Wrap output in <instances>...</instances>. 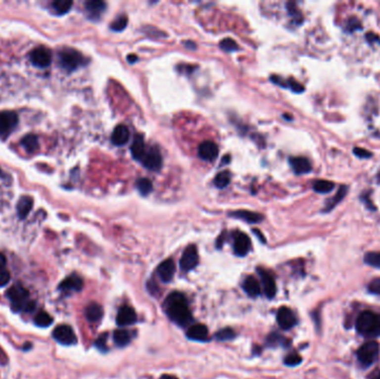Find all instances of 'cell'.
<instances>
[{"mask_svg":"<svg viewBox=\"0 0 380 379\" xmlns=\"http://www.w3.org/2000/svg\"><path fill=\"white\" fill-rule=\"evenodd\" d=\"M164 309L167 316L179 326H187L192 320L187 299L182 292L175 291L167 297L164 303Z\"/></svg>","mask_w":380,"mask_h":379,"instance_id":"obj_1","label":"cell"},{"mask_svg":"<svg viewBox=\"0 0 380 379\" xmlns=\"http://www.w3.org/2000/svg\"><path fill=\"white\" fill-rule=\"evenodd\" d=\"M7 297L11 301V309L15 313L19 311H33L36 308L34 301L29 300V291L20 284L13 285L7 291Z\"/></svg>","mask_w":380,"mask_h":379,"instance_id":"obj_2","label":"cell"},{"mask_svg":"<svg viewBox=\"0 0 380 379\" xmlns=\"http://www.w3.org/2000/svg\"><path fill=\"white\" fill-rule=\"evenodd\" d=\"M356 329L366 337L380 336V315L373 311H364L356 320Z\"/></svg>","mask_w":380,"mask_h":379,"instance_id":"obj_3","label":"cell"},{"mask_svg":"<svg viewBox=\"0 0 380 379\" xmlns=\"http://www.w3.org/2000/svg\"><path fill=\"white\" fill-rule=\"evenodd\" d=\"M85 58L79 51L71 48L62 49L59 52L60 66L67 71H74L84 65Z\"/></svg>","mask_w":380,"mask_h":379,"instance_id":"obj_4","label":"cell"},{"mask_svg":"<svg viewBox=\"0 0 380 379\" xmlns=\"http://www.w3.org/2000/svg\"><path fill=\"white\" fill-rule=\"evenodd\" d=\"M379 355V345L376 341H368L357 351V358L364 367H369L376 362Z\"/></svg>","mask_w":380,"mask_h":379,"instance_id":"obj_5","label":"cell"},{"mask_svg":"<svg viewBox=\"0 0 380 379\" xmlns=\"http://www.w3.org/2000/svg\"><path fill=\"white\" fill-rule=\"evenodd\" d=\"M18 115L10 110L0 111V136L6 137L10 135L18 125Z\"/></svg>","mask_w":380,"mask_h":379,"instance_id":"obj_6","label":"cell"},{"mask_svg":"<svg viewBox=\"0 0 380 379\" xmlns=\"http://www.w3.org/2000/svg\"><path fill=\"white\" fill-rule=\"evenodd\" d=\"M52 337L61 345L70 346L75 345L77 342V337L72 328L68 325H60L53 329Z\"/></svg>","mask_w":380,"mask_h":379,"instance_id":"obj_7","label":"cell"},{"mask_svg":"<svg viewBox=\"0 0 380 379\" xmlns=\"http://www.w3.org/2000/svg\"><path fill=\"white\" fill-rule=\"evenodd\" d=\"M198 261L199 256L197 247L194 245H189L185 249L182 258H180V268L184 272H190L198 265Z\"/></svg>","mask_w":380,"mask_h":379,"instance_id":"obj_8","label":"cell"},{"mask_svg":"<svg viewBox=\"0 0 380 379\" xmlns=\"http://www.w3.org/2000/svg\"><path fill=\"white\" fill-rule=\"evenodd\" d=\"M51 51L45 47H38L30 52V60L38 68H46L51 64Z\"/></svg>","mask_w":380,"mask_h":379,"instance_id":"obj_9","label":"cell"},{"mask_svg":"<svg viewBox=\"0 0 380 379\" xmlns=\"http://www.w3.org/2000/svg\"><path fill=\"white\" fill-rule=\"evenodd\" d=\"M277 323L280 328L284 331H288L296 326L297 318L291 309H289L288 307H282L277 311Z\"/></svg>","mask_w":380,"mask_h":379,"instance_id":"obj_10","label":"cell"},{"mask_svg":"<svg viewBox=\"0 0 380 379\" xmlns=\"http://www.w3.org/2000/svg\"><path fill=\"white\" fill-rule=\"evenodd\" d=\"M140 161H142V164L147 169L152 171L159 170L162 166V157L160 152L158 151V149H155V148H151L150 150L144 153L143 158Z\"/></svg>","mask_w":380,"mask_h":379,"instance_id":"obj_11","label":"cell"},{"mask_svg":"<svg viewBox=\"0 0 380 379\" xmlns=\"http://www.w3.org/2000/svg\"><path fill=\"white\" fill-rule=\"evenodd\" d=\"M257 270L261 278V284H262V287H264V291L266 296L270 299L274 298L276 292H277V286H276L274 276L269 272H267V270L262 268H258Z\"/></svg>","mask_w":380,"mask_h":379,"instance_id":"obj_12","label":"cell"},{"mask_svg":"<svg viewBox=\"0 0 380 379\" xmlns=\"http://www.w3.org/2000/svg\"><path fill=\"white\" fill-rule=\"evenodd\" d=\"M251 249L250 238L243 233H236L234 241V251L237 256H246Z\"/></svg>","mask_w":380,"mask_h":379,"instance_id":"obj_13","label":"cell"},{"mask_svg":"<svg viewBox=\"0 0 380 379\" xmlns=\"http://www.w3.org/2000/svg\"><path fill=\"white\" fill-rule=\"evenodd\" d=\"M137 322V314L130 306H123L117 314L116 323L118 326H129Z\"/></svg>","mask_w":380,"mask_h":379,"instance_id":"obj_14","label":"cell"},{"mask_svg":"<svg viewBox=\"0 0 380 379\" xmlns=\"http://www.w3.org/2000/svg\"><path fill=\"white\" fill-rule=\"evenodd\" d=\"M175 270H176V266H175L174 259L168 258L162 261V263L158 266L157 274L162 282L169 283L173 281V278L175 276Z\"/></svg>","mask_w":380,"mask_h":379,"instance_id":"obj_15","label":"cell"},{"mask_svg":"<svg viewBox=\"0 0 380 379\" xmlns=\"http://www.w3.org/2000/svg\"><path fill=\"white\" fill-rule=\"evenodd\" d=\"M198 156L202 160H215L218 156V146L212 142H203L198 147Z\"/></svg>","mask_w":380,"mask_h":379,"instance_id":"obj_16","label":"cell"},{"mask_svg":"<svg viewBox=\"0 0 380 379\" xmlns=\"http://www.w3.org/2000/svg\"><path fill=\"white\" fill-rule=\"evenodd\" d=\"M84 287V282L78 275H70L67 278L63 279L59 285V289L61 291H80Z\"/></svg>","mask_w":380,"mask_h":379,"instance_id":"obj_17","label":"cell"},{"mask_svg":"<svg viewBox=\"0 0 380 379\" xmlns=\"http://www.w3.org/2000/svg\"><path fill=\"white\" fill-rule=\"evenodd\" d=\"M187 337L189 339L196 341H208L209 340V332L205 325L196 324L188 329Z\"/></svg>","mask_w":380,"mask_h":379,"instance_id":"obj_18","label":"cell"},{"mask_svg":"<svg viewBox=\"0 0 380 379\" xmlns=\"http://www.w3.org/2000/svg\"><path fill=\"white\" fill-rule=\"evenodd\" d=\"M292 170L297 175H305L311 171L310 161L305 157H291L289 159Z\"/></svg>","mask_w":380,"mask_h":379,"instance_id":"obj_19","label":"cell"},{"mask_svg":"<svg viewBox=\"0 0 380 379\" xmlns=\"http://www.w3.org/2000/svg\"><path fill=\"white\" fill-rule=\"evenodd\" d=\"M130 133L129 129L125 125H119L115 128L114 133L111 135V142L116 146H124L129 141Z\"/></svg>","mask_w":380,"mask_h":379,"instance_id":"obj_20","label":"cell"},{"mask_svg":"<svg viewBox=\"0 0 380 379\" xmlns=\"http://www.w3.org/2000/svg\"><path fill=\"white\" fill-rule=\"evenodd\" d=\"M130 150H131V155H133V157L135 158L136 160L140 161L142 159L144 153L147 152L146 145H144V141H143L142 136L137 135V136L135 137L133 143H131Z\"/></svg>","mask_w":380,"mask_h":379,"instance_id":"obj_21","label":"cell"},{"mask_svg":"<svg viewBox=\"0 0 380 379\" xmlns=\"http://www.w3.org/2000/svg\"><path fill=\"white\" fill-rule=\"evenodd\" d=\"M86 10L89 13L90 19H96L100 17L101 13L106 10V3L100 0H92V1L86 2Z\"/></svg>","mask_w":380,"mask_h":379,"instance_id":"obj_22","label":"cell"},{"mask_svg":"<svg viewBox=\"0 0 380 379\" xmlns=\"http://www.w3.org/2000/svg\"><path fill=\"white\" fill-rule=\"evenodd\" d=\"M103 309L102 307L97 303L89 304L85 309V316L90 323H97L102 318Z\"/></svg>","mask_w":380,"mask_h":379,"instance_id":"obj_23","label":"cell"},{"mask_svg":"<svg viewBox=\"0 0 380 379\" xmlns=\"http://www.w3.org/2000/svg\"><path fill=\"white\" fill-rule=\"evenodd\" d=\"M33 205H34V199L30 196H24L20 198L17 204V213L20 219L27 218V216L29 215L30 210L33 209Z\"/></svg>","mask_w":380,"mask_h":379,"instance_id":"obj_24","label":"cell"},{"mask_svg":"<svg viewBox=\"0 0 380 379\" xmlns=\"http://www.w3.org/2000/svg\"><path fill=\"white\" fill-rule=\"evenodd\" d=\"M230 216L245 220V222L248 224H257V223H260L261 220L264 219V216L258 213H252V211H248V210L234 211V213L230 214Z\"/></svg>","mask_w":380,"mask_h":379,"instance_id":"obj_25","label":"cell"},{"mask_svg":"<svg viewBox=\"0 0 380 379\" xmlns=\"http://www.w3.org/2000/svg\"><path fill=\"white\" fill-rule=\"evenodd\" d=\"M271 81L275 84L279 85L280 87H284V88H289L290 90H292L293 93H297V94H300L305 90L304 86H302L301 84L298 83V81L293 80V79H289V80H284L282 78H279V77H276V76H273L271 77Z\"/></svg>","mask_w":380,"mask_h":379,"instance_id":"obj_26","label":"cell"},{"mask_svg":"<svg viewBox=\"0 0 380 379\" xmlns=\"http://www.w3.org/2000/svg\"><path fill=\"white\" fill-rule=\"evenodd\" d=\"M243 290L250 297H257L261 294V287L259 282L255 277L248 276L243 282Z\"/></svg>","mask_w":380,"mask_h":379,"instance_id":"obj_27","label":"cell"},{"mask_svg":"<svg viewBox=\"0 0 380 379\" xmlns=\"http://www.w3.org/2000/svg\"><path fill=\"white\" fill-rule=\"evenodd\" d=\"M21 146L24 147V149L29 152V153H34L38 150L39 148V142H38V137L36 135H27L24 138L21 139Z\"/></svg>","mask_w":380,"mask_h":379,"instance_id":"obj_28","label":"cell"},{"mask_svg":"<svg viewBox=\"0 0 380 379\" xmlns=\"http://www.w3.org/2000/svg\"><path fill=\"white\" fill-rule=\"evenodd\" d=\"M133 339V333L126 329H117L114 332V341L117 346L125 347Z\"/></svg>","mask_w":380,"mask_h":379,"instance_id":"obj_29","label":"cell"},{"mask_svg":"<svg viewBox=\"0 0 380 379\" xmlns=\"http://www.w3.org/2000/svg\"><path fill=\"white\" fill-rule=\"evenodd\" d=\"M71 7L72 1H70V0H56V1L51 3L52 11L58 16L66 15L67 12H69Z\"/></svg>","mask_w":380,"mask_h":379,"instance_id":"obj_30","label":"cell"},{"mask_svg":"<svg viewBox=\"0 0 380 379\" xmlns=\"http://www.w3.org/2000/svg\"><path fill=\"white\" fill-rule=\"evenodd\" d=\"M347 191H348L347 186H341L340 188H339V190L336 193V196H334L332 199H329L327 201V204H326V208L324 211H330L332 208H334V207H336L339 202H340L343 198H345Z\"/></svg>","mask_w":380,"mask_h":379,"instance_id":"obj_31","label":"cell"},{"mask_svg":"<svg viewBox=\"0 0 380 379\" xmlns=\"http://www.w3.org/2000/svg\"><path fill=\"white\" fill-rule=\"evenodd\" d=\"M53 319L47 311H39V313L35 316V324L38 327H49L52 324Z\"/></svg>","mask_w":380,"mask_h":379,"instance_id":"obj_32","label":"cell"},{"mask_svg":"<svg viewBox=\"0 0 380 379\" xmlns=\"http://www.w3.org/2000/svg\"><path fill=\"white\" fill-rule=\"evenodd\" d=\"M333 188L334 184L329 180H317L314 184V190L319 193H329Z\"/></svg>","mask_w":380,"mask_h":379,"instance_id":"obj_33","label":"cell"},{"mask_svg":"<svg viewBox=\"0 0 380 379\" xmlns=\"http://www.w3.org/2000/svg\"><path fill=\"white\" fill-rule=\"evenodd\" d=\"M137 189L139 192L142 193V196H147L152 191L153 186L151 180H149L147 178H140L137 180Z\"/></svg>","mask_w":380,"mask_h":379,"instance_id":"obj_34","label":"cell"},{"mask_svg":"<svg viewBox=\"0 0 380 379\" xmlns=\"http://www.w3.org/2000/svg\"><path fill=\"white\" fill-rule=\"evenodd\" d=\"M215 185L217 188L224 189L230 184V174L228 171H221L215 177Z\"/></svg>","mask_w":380,"mask_h":379,"instance_id":"obj_35","label":"cell"},{"mask_svg":"<svg viewBox=\"0 0 380 379\" xmlns=\"http://www.w3.org/2000/svg\"><path fill=\"white\" fill-rule=\"evenodd\" d=\"M365 263L375 268L380 269V252H367L365 256Z\"/></svg>","mask_w":380,"mask_h":379,"instance_id":"obj_36","label":"cell"},{"mask_svg":"<svg viewBox=\"0 0 380 379\" xmlns=\"http://www.w3.org/2000/svg\"><path fill=\"white\" fill-rule=\"evenodd\" d=\"M127 24H128V18H127L125 15H121L119 17H117L116 19L111 22L110 28L111 30L118 33V31H123L126 28Z\"/></svg>","mask_w":380,"mask_h":379,"instance_id":"obj_37","label":"cell"},{"mask_svg":"<svg viewBox=\"0 0 380 379\" xmlns=\"http://www.w3.org/2000/svg\"><path fill=\"white\" fill-rule=\"evenodd\" d=\"M236 337V333L230 328H224L219 331L218 332H216V338L219 341H227V340H232Z\"/></svg>","mask_w":380,"mask_h":379,"instance_id":"obj_38","label":"cell"},{"mask_svg":"<svg viewBox=\"0 0 380 379\" xmlns=\"http://www.w3.org/2000/svg\"><path fill=\"white\" fill-rule=\"evenodd\" d=\"M219 46H220L221 49H223V50L227 51V52L235 51V50H237V49H238L237 43L235 42V40H233L232 38H226L224 40H221Z\"/></svg>","mask_w":380,"mask_h":379,"instance_id":"obj_39","label":"cell"},{"mask_svg":"<svg viewBox=\"0 0 380 379\" xmlns=\"http://www.w3.org/2000/svg\"><path fill=\"white\" fill-rule=\"evenodd\" d=\"M285 340L286 339H285L284 337L278 335V333L273 332V333H270L268 337H267V345L273 346V347L279 346V345H283Z\"/></svg>","mask_w":380,"mask_h":379,"instance_id":"obj_40","label":"cell"},{"mask_svg":"<svg viewBox=\"0 0 380 379\" xmlns=\"http://www.w3.org/2000/svg\"><path fill=\"white\" fill-rule=\"evenodd\" d=\"M287 8H288V11L290 15L292 16V18L295 20H297V24H301L302 22V15L299 12V10L296 8V4L292 3V2H289L287 3Z\"/></svg>","mask_w":380,"mask_h":379,"instance_id":"obj_41","label":"cell"},{"mask_svg":"<svg viewBox=\"0 0 380 379\" xmlns=\"http://www.w3.org/2000/svg\"><path fill=\"white\" fill-rule=\"evenodd\" d=\"M301 362H302V358L296 353L288 355L287 357L285 358V365H287V366H291V367L297 366V365H299Z\"/></svg>","mask_w":380,"mask_h":379,"instance_id":"obj_42","label":"cell"},{"mask_svg":"<svg viewBox=\"0 0 380 379\" xmlns=\"http://www.w3.org/2000/svg\"><path fill=\"white\" fill-rule=\"evenodd\" d=\"M107 338H108L107 333H103V335H101L100 337H98V339L95 341V346H96L100 351H103V353H105V351L108 349Z\"/></svg>","mask_w":380,"mask_h":379,"instance_id":"obj_43","label":"cell"},{"mask_svg":"<svg viewBox=\"0 0 380 379\" xmlns=\"http://www.w3.org/2000/svg\"><path fill=\"white\" fill-rule=\"evenodd\" d=\"M10 273L6 268H0V287H4L10 282Z\"/></svg>","mask_w":380,"mask_h":379,"instance_id":"obj_44","label":"cell"},{"mask_svg":"<svg viewBox=\"0 0 380 379\" xmlns=\"http://www.w3.org/2000/svg\"><path fill=\"white\" fill-rule=\"evenodd\" d=\"M368 290L374 295H380V278L374 279V281L369 283Z\"/></svg>","mask_w":380,"mask_h":379,"instance_id":"obj_45","label":"cell"},{"mask_svg":"<svg viewBox=\"0 0 380 379\" xmlns=\"http://www.w3.org/2000/svg\"><path fill=\"white\" fill-rule=\"evenodd\" d=\"M361 28V25L358 19H356V18H351V19L348 20L347 22V27L346 29L347 31H349V33H352V31L355 30H358Z\"/></svg>","mask_w":380,"mask_h":379,"instance_id":"obj_46","label":"cell"},{"mask_svg":"<svg viewBox=\"0 0 380 379\" xmlns=\"http://www.w3.org/2000/svg\"><path fill=\"white\" fill-rule=\"evenodd\" d=\"M354 155H356L358 158H361V159H367V158H370L373 156V153L364 149V148H359V147H356L354 148Z\"/></svg>","mask_w":380,"mask_h":379,"instance_id":"obj_47","label":"cell"},{"mask_svg":"<svg viewBox=\"0 0 380 379\" xmlns=\"http://www.w3.org/2000/svg\"><path fill=\"white\" fill-rule=\"evenodd\" d=\"M361 199L364 200V202H365V204H366V206H367L370 210H375V209H376V208H375V207H374V204H373V202L369 200L368 196H364V195H363V197H361Z\"/></svg>","mask_w":380,"mask_h":379,"instance_id":"obj_48","label":"cell"},{"mask_svg":"<svg viewBox=\"0 0 380 379\" xmlns=\"http://www.w3.org/2000/svg\"><path fill=\"white\" fill-rule=\"evenodd\" d=\"M366 38H367V40H368L370 44H374L375 42L380 43V39L378 38V36L374 35V34H367V37H366Z\"/></svg>","mask_w":380,"mask_h":379,"instance_id":"obj_49","label":"cell"},{"mask_svg":"<svg viewBox=\"0 0 380 379\" xmlns=\"http://www.w3.org/2000/svg\"><path fill=\"white\" fill-rule=\"evenodd\" d=\"M6 266V257L0 252V268H3Z\"/></svg>","mask_w":380,"mask_h":379,"instance_id":"obj_50","label":"cell"},{"mask_svg":"<svg viewBox=\"0 0 380 379\" xmlns=\"http://www.w3.org/2000/svg\"><path fill=\"white\" fill-rule=\"evenodd\" d=\"M127 60H128L130 64H134V62L138 60V57L135 56V55H130V56H128V58H127Z\"/></svg>","mask_w":380,"mask_h":379,"instance_id":"obj_51","label":"cell"},{"mask_svg":"<svg viewBox=\"0 0 380 379\" xmlns=\"http://www.w3.org/2000/svg\"><path fill=\"white\" fill-rule=\"evenodd\" d=\"M253 233H255V234L257 235L258 238L260 239V241H262V242H266V239H265V237H264V236H262V234H260L259 232H258V230H253Z\"/></svg>","mask_w":380,"mask_h":379,"instance_id":"obj_52","label":"cell"},{"mask_svg":"<svg viewBox=\"0 0 380 379\" xmlns=\"http://www.w3.org/2000/svg\"><path fill=\"white\" fill-rule=\"evenodd\" d=\"M160 379H178V378L173 376V375H162L160 377Z\"/></svg>","mask_w":380,"mask_h":379,"instance_id":"obj_53","label":"cell"},{"mask_svg":"<svg viewBox=\"0 0 380 379\" xmlns=\"http://www.w3.org/2000/svg\"><path fill=\"white\" fill-rule=\"evenodd\" d=\"M370 379H380V372L377 374H375V375H373Z\"/></svg>","mask_w":380,"mask_h":379,"instance_id":"obj_54","label":"cell"},{"mask_svg":"<svg viewBox=\"0 0 380 379\" xmlns=\"http://www.w3.org/2000/svg\"><path fill=\"white\" fill-rule=\"evenodd\" d=\"M377 178H378V179H377V180H378V183L380 184V173L378 174V176H377Z\"/></svg>","mask_w":380,"mask_h":379,"instance_id":"obj_55","label":"cell"}]
</instances>
